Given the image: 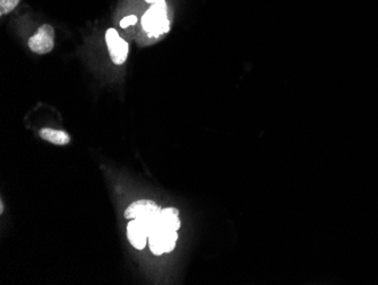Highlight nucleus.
<instances>
[{
	"mask_svg": "<svg viewBox=\"0 0 378 285\" xmlns=\"http://www.w3.org/2000/svg\"><path fill=\"white\" fill-rule=\"evenodd\" d=\"M144 31L153 38L163 36L170 30L168 6L165 0H156L142 17Z\"/></svg>",
	"mask_w": 378,
	"mask_h": 285,
	"instance_id": "nucleus-1",
	"label": "nucleus"
},
{
	"mask_svg": "<svg viewBox=\"0 0 378 285\" xmlns=\"http://www.w3.org/2000/svg\"><path fill=\"white\" fill-rule=\"evenodd\" d=\"M178 240L177 231H171L167 228H158L149 234V249L156 256H161L162 253H171L175 249L176 242Z\"/></svg>",
	"mask_w": 378,
	"mask_h": 285,
	"instance_id": "nucleus-2",
	"label": "nucleus"
},
{
	"mask_svg": "<svg viewBox=\"0 0 378 285\" xmlns=\"http://www.w3.org/2000/svg\"><path fill=\"white\" fill-rule=\"evenodd\" d=\"M105 41L108 46L109 55L112 63L116 65H123L127 61L129 46L127 41L121 39L116 29H109L105 32Z\"/></svg>",
	"mask_w": 378,
	"mask_h": 285,
	"instance_id": "nucleus-3",
	"label": "nucleus"
},
{
	"mask_svg": "<svg viewBox=\"0 0 378 285\" xmlns=\"http://www.w3.org/2000/svg\"><path fill=\"white\" fill-rule=\"evenodd\" d=\"M54 30L49 24L40 26L38 32L31 37L29 47L33 52L38 55H45L54 49Z\"/></svg>",
	"mask_w": 378,
	"mask_h": 285,
	"instance_id": "nucleus-4",
	"label": "nucleus"
},
{
	"mask_svg": "<svg viewBox=\"0 0 378 285\" xmlns=\"http://www.w3.org/2000/svg\"><path fill=\"white\" fill-rule=\"evenodd\" d=\"M161 209L152 200H138L128 206L125 212V218L127 219H140V218L152 217L160 214Z\"/></svg>",
	"mask_w": 378,
	"mask_h": 285,
	"instance_id": "nucleus-5",
	"label": "nucleus"
},
{
	"mask_svg": "<svg viewBox=\"0 0 378 285\" xmlns=\"http://www.w3.org/2000/svg\"><path fill=\"white\" fill-rule=\"evenodd\" d=\"M127 239L135 249L143 250L147 247L149 233L140 221L132 219L127 225Z\"/></svg>",
	"mask_w": 378,
	"mask_h": 285,
	"instance_id": "nucleus-6",
	"label": "nucleus"
},
{
	"mask_svg": "<svg viewBox=\"0 0 378 285\" xmlns=\"http://www.w3.org/2000/svg\"><path fill=\"white\" fill-rule=\"evenodd\" d=\"M160 225L163 228L171 230V231H178L180 228V219H179L178 209L165 208L161 210L160 214Z\"/></svg>",
	"mask_w": 378,
	"mask_h": 285,
	"instance_id": "nucleus-7",
	"label": "nucleus"
},
{
	"mask_svg": "<svg viewBox=\"0 0 378 285\" xmlns=\"http://www.w3.org/2000/svg\"><path fill=\"white\" fill-rule=\"evenodd\" d=\"M40 137L45 141L51 144H58V146H65L70 142V137L67 132L61 130H54V128H42L40 131Z\"/></svg>",
	"mask_w": 378,
	"mask_h": 285,
	"instance_id": "nucleus-8",
	"label": "nucleus"
},
{
	"mask_svg": "<svg viewBox=\"0 0 378 285\" xmlns=\"http://www.w3.org/2000/svg\"><path fill=\"white\" fill-rule=\"evenodd\" d=\"M21 0H0V14L6 15L17 8Z\"/></svg>",
	"mask_w": 378,
	"mask_h": 285,
	"instance_id": "nucleus-9",
	"label": "nucleus"
},
{
	"mask_svg": "<svg viewBox=\"0 0 378 285\" xmlns=\"http://www.w3.org/2000/svg\"><path fill=\"white\" fill-rule=\"evenodd\" d=\"M137 17L135 15H128L120 21V26L123 29H127L128 26L136 24Z\"/></svg>",
	"mask_w": 378,
	"mask_h": 285,
	"instance_id": "nucleus-10",
	"label": "nucleus"
},
{
	"mask_svg": "<svg viewBox=\"0 0 378 285\" xmlns=\"http://www.w3.org/2000/svg\"><path fill=\"white\" fill-rule=\"evenodd\" d=\"M147 3H151L152 5L153 3H156V0H145Z\"/></svg>",
	"mask_w": 378,
	"mask_h": 285,
	"instance_id": "nucleus-11",
	"label": "nucleus"
}]
</instances>
